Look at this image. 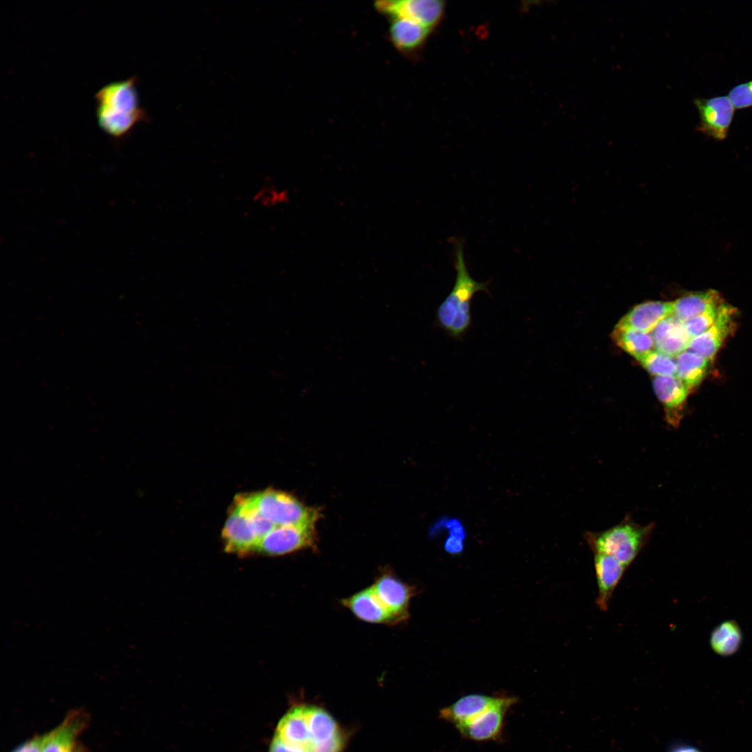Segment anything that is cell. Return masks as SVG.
<instances>
[{"label": "cell", "instance_id": "cell-22", "mask_svg": "<svg viewBox=\"0 0 752 752\" xmlns=\"http://www.w3.org/2000/svg\"><path fill=\"white\" fill-rule=\"evenodd\" d=\"M676 376L683 382L688 390H692L705 377L712 360L687 350L675 357Z\"/></svg>", "mask_w": 752, "mask_h": 752}, {"label": "cell", "instance_id": "cell-28", "mask_svg": "<svg viewBox=\"0 0 752 752\" xmlns=\"http://www.w3.org/2000/svg\"><path fill=\"white\" fill-rule=\"evenodd\" d=\"M735 109H745L752 107V80L739 84L733 87L728 93Z\"/></svg>", "mask_w": 752, "mask_h": 752}, {"label": "cell", "instance_id": "cell-19", "mask_svg": "<svg viewBox=\"0 0 752 752\" xmlns=\"http://www.w3.org/2000/svg\"><path fill=\"white\" fill-rule=\"evenodd\" d=\"M85 720L84 713L79 711L69 714L58 727L43 736L42 752H73Z\"/></svg>", "mask_w": 752, "mask_h": 752}, {"label": "cell", "instance_id": "cell-31", "mask_svg": "<svg viewBox=\"0 0 752 752\" xmlns=\"http://www.w3.org/2000/svg\"><path fill=\"white\" fill-rule=\"evenodd\" d=\"M269 752H301L285 745L281 741L274 737L270 744Z\"/></svg>", "mask_w": 752, "mask_h": 752}, {"label": "cell", "instance_id": "cell-8", "mask_svg": "<svg viewBox=\"0 0 752 752\" xmlns=\"http://www.w3.org/2000/svg\"><path fill=\"white\" fill-rule=\"evenodd\" d=\"M375 595L398 623L409 618V606L416 589L391 574H383L371 586Z\"/></svg>", "mask_w": 752, "mask_h": 752}, {"label": "cell", "instance_id": "cell-14", "mask_svg": "<svg viewBox=\"0 0 752 752\" xmlns=\"http://www.w3.org/2000/svg\"><path fill=\"white\" fill-rule=\"evenodd\" d=\"M503 696L472 694L464 696L440 710V718L456 728L464 726L497 704Z\"/></svg>", "mask_w": 752, "mask_h": 752}, {"label": "cell", "instance_id": "cell-9", "mask_svg": "<svg viewBox=\"0 0 752 752\" xmlns=\"http://www.w3.org/2000/svg\"><path fill=\"white\" fill-rule=\"evenodd\" d=\"M516 703V698L503 696L497 704L457 729L463 737L471 740H495L501 735L507 712Z\"/></svg>", "mask_w": 752, "mask_h": 752}, {"label": "cell", "instance_id": "cell-3", "mask_svg": "<svg viewBox=\"0 0 752 752\" xmlns=\"http://www.w3.org/2000/svg\"><path fill=\"white\" fill-rule=\"evenodd\" d=\"M654 527L641 525L628 515L608 529L586 532L584 537L594 553L613 556L628 567L647 545Z\"/></svg>", "mask_w": 752, "mask_h": 752}, {"label": "cell", "instance_id": "cell-5", "mask_svg": "<svg viewBox=\"0 0 752 752\" xmlns=\"http://www.w3.org/2000/svg\"><path fill=\"white\" fill-rule=\"evenodd\" d=\"M315 525L276 526L258 542L253 553L276 556L311 548L316 541Z\"/></svg>", "mask_w": 752, "mask_h": 752}, {"label": "cell", "instance_id": "cell-7", "mask_svg": "<svg viewBox=\"0 0 752 752\" xmlns=\"http://www.w3.org/2000/svg\"><path fill=\"white\" fill-rule=\"evenodd\" d=\"M375 6L391 19L407 18L430 29L439 21L444 10V2L438 0L379 1Z\"/></svg>", "mask_w": 752, "mask_h": 752}, {"label": "cell", "instance_id": "cell-29", "mask_svg": "<svg viewBox=\"0 0 752 752\" xmlns=\"http://www.w3.org/2000/svg\"><path fill=\"white\" fill-rule=\"evenodd\" d=\"M464 537L458 533L451 532L444 545L445 550L451 554H460L464 549Z\"/></svg>", "mask_w": 752, "mask_h": 752}, {"label": "cell", "instance_id": "cell-32", "mask_svg": "<svg viewBox=\"0 0 752 752\" xmlns=\"http://www.w3.org/2000/svg\"><path fill=\"white\" fill-rule=\"evenodd\" d=\"M668 752H702L695 746L690 745H676L670 748Z\"/></svg>", "mask_w": 752, "mask_h": 752}, {"label": "cell", "instance_id": "cell-12", "mask_svg": "<svg viewBox=\"0 0 752 752\" xmlns=\"http://www.w3.org/2000/svg\"><path fill=\"white\" fill-rule=\"evenodd\" d=\"M274 737L301 752H313L315 744L308 725L306 705L287 712L279 721Z\"/></svg>", "mask_w": 752, "mask_h": 752}, {"label": "cell", "instance_id": "cell-16", "mask_svg": "<svg viewBox=\"0 0 752 752\" xmlns=\"http://www.w3.org/2000/svg\"><path fill=\"white\" fill-rule=\"evenodd\" d=\"M655 350L676 357L688 350L691 340L684 322L673 315L660 321L651 331Z\"/></svg>", "mask_w": 752, "mask_h": 752}, {"label": "cell", "instance_id": "cell-13", "mask_svg": "<svg viewBox=\"0 0 752 752\" xmlns=\"http://www.w3.org/2000/svg\"><path fill=\"white\" fill-rule=\"evenodd\" d=\"M654 391L663 405L668 424L677 428L683 416V408L689 392L677 376H655Z\"/></svg>", "mask_w": 752, "mask_h": 752}, {"label": "cell", "instance_id": "cell-27", "mask_svg": "<svg viewBox=\"0 0 752 752\" xmlns=\"http://www.w3.org/2000/svg\"><path fill=\"white\" fill-rule=\"evenodd\" d=\"M721 304L713 306L703 313L684 322V327L691 338L704 333L714 323Z\"/></svg>", "mask_w": 752, "mask_h": 752}, {"label": "cell", "instance_id": "cell-17", "mask_svg": "<svg viewBox=\"0 0 752 752\" xmlns=\"http://www.w3.org/2000/svg\"><path fill=\"white\" fill-rule=\"evenodd\" d=\"M673 313V302L647 301L632 308L616 327L650 333L660 321Z\"/></svg>", "mask_w": 752, "mask_h": 752}, {"label": "cell", "instance_id": "cell-25", "mask_svg": "<svg viewBox=\"0 0 752 752\" xmlns=\"http://www.w3.org/2000/svg\"><path fill=\"white\" fill-rule=\"evenodd\" d=\"M612 334L617 345L637 361L648 352L655 350L654 340L650 333L616 327Z\"/></svg>", "mask_w": 752, "mask_h": 752}, {"label": "cell", "instance_id": "cell-23", "mask_svg": "<svg viewBox=\"0 0 752 752\" xmlns=\"http://www.w3.org/2000/svg\"><path fill=\"white\" fill-rule=\"evenodd\" d=\"M743 635L738 623L728 620L719 623L712 631L710 645L712 650L722 657L736 653L742 645Z\"/></svg>", "mask_w": 752, "mask_h": 752}, {"label": "cell", "instance_id": "cell-11", "mask_svg": "<svg viewBox=\"0 0 752 752\" xmlns=\"http://www.w3.org/2000/svg\"><path fill=\"white\" fill-rule=\"evenodd\" d=\"M225 551L239 555L253 553L259 540L243 510L233 503L222 530Z\"/></svg>", "mask_w": 752, "mask_h": 752}, {"label": "cell", "instance_id": "cell-24", "mask_svg": "<svg viewBox=\"0 0 752 752\" xmlns=\"http://www.w3.org/2000/svg\"><path fill=\"white\" fill-rule=\"evenodd\" d=\"M308 725L315 744V749L321 744L341 735L334 718L324 710L306 705Z\"/></svg>", "mask_w": 752, "mask_h": 752}, {"label": "cell", "instance_id": "cell-2", "mask_svg": "<svg viewBox=\"0 0 752 752\" xmlns=\"http://www.w3.org/2000/svg\"><path fill=\"white\" fill-rule=\"evenodd\" d=\"M95 100L97 123L112 138L125 137L146 119L139 106L135 77L104 85L95 93Z\"/></svg>", "mask_w": 752, "mask_h": 752}, {"label": "cell", "instance_id": "cell-1", "mask_svg": "<svg viewBox=\"0 0 752 752\" xmlns=\"http://www.w3.org/2000/svg\"><path fill=\"white\" fill-rule=\"evenodd\" d=\"M452 243L455 249V281L437 309L435 323L446 335L461 340L472 324L471 301L479 292L489 294L488 282H478L471 277L465 263L462 241L453 239Z\"/></svg>", "mask_w": 752, "mask_h": 752}, {"label": "cell", "instance_id": "cell-26", "mask_svg": "<svg viewBox=\"0 0 752 752\" xmlns=\"http://www.w3.org/2000/svg\"><path fill=\"white\" fill-rule=\"evenodd\" d=\"M638 361L655 376H676L675 359L655 350L643 355Z\"/></svg>", "mask_w": 752, "mask_h": 752}, {"label": "cell", "instance_id": "cell-15", "mask_svg": "<svg viewBox=\"0 0 752 752\" xmlns=\"http://www.w3.org/2000/svg\"><path fill=\"white\" fill-rule=\"evenodd\" d=\"M594 567L597 584L596 603L601 611H606L627 567L614 557L601 553H594Z\"/></svg>", "mask_w": 752, "mask_h": 752}, {"label": "cell", "instance_id": "cell-18", "mask_svg": "<svg viewBox=\"0 0 752 752\" xmlns=\"http://www.w3.org/2000/svg\"><path fill=\"white\" fill-rule=\"evenodd\" d=\"M342 604L363 621L375 624L395 623L371 586L343 599Z\"/></svg>", "mask_w": 752, "mask_h": 752}, {"label": "cell", "instance_id": "cell-6", "mask_svg": "<svg viewBox=\"0 0 752 752\" xmlns=\"http://www.w3.org/2000/svg\"><path fill=\"white\" fill-rule=\"evenodd\" d=\"M700 121L698 131L716 140H724L729 131L735 107L728 96L696 98L694 101Z\"/></svg>", "mask_w": 752, "mask_h": 752}, {"label": "cell", "instance_id": "cell-20", "mask_svg": "<svg viewBox=\"0 0 752 752\" xmlns=\"http://www.w3.org/2000/svg\"><path fill=\"white\" fill-rule=\"evenodd\" d=\"M429 31V28L407 18L391 19L390 40L402 52L417 49L427 38Z\"/></svg>", "mask_w": 752, "mask_h": 752}, {"label": "cell", "instance_id": "cell-21", "mask_svg": "<svg viewBox=\"0 0 752 752\" xmlns=\"http://www.w3.org/2000/svg\"><path fill=\"white\" fill-rule=\"evenodd\" d=\"M722 302L719 292L714 290L691 292L673 302V315L684 322Z\"/></svg>", "mask_w": 752, "mask_h": 752}, {"label": "cell", "instance_id": "cell-10", "mask_svg": "<svg viewBox=\"0 0 752 752\" xmlns=\"http://www.w3.org/2000/svg\"><path fill=\"white\" fill-rule=\"evenodd\" d=\"M736 308L722 302L714 323L704 333L691 338L688 350L712 360L735 327Z\"/></svg>", "mask_w": 752, "mask_h": 752}, {"label": "cell", "instance_id": "cell-30", "mask_svg": "<svg viewBox=\"0 0 752 752\" xmlns=\"http://www.w3.org/2000/svg\"><path fill=\"white\" fill-rule=\"evenodd\" d=\"M43 736L36 737L24 743L13 752H42Z\"/></svg>", "mask_w": 752, "mask_h": 752}, {"label": "cell", "instance_id": "cell-4", "mask_svg": "<svg viewBox=\"0 0 752 752\" xmlns=\"http://www.w3.org/2000/svg\"><path fill=\"white\" fill-rule=\"evenodd\" d=\"M251 496L260 514L275 526L315 524L318 518L316 509L284 492L267 489Z\"/></svg>", "mask_w": 752, "mask_h": 752}]
</instances>
